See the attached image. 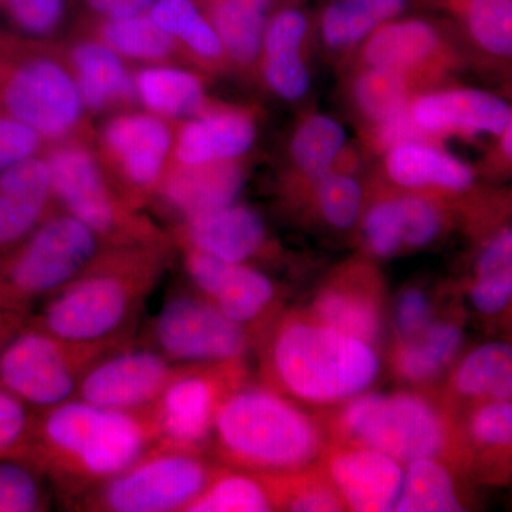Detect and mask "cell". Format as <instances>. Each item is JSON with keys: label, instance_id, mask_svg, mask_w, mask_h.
Segmentation results:
<instances>
[{"label": "cell", "instance_id": "obj_19", "mask_svg": "<svg viewBox=\"0 0 512 512\" xmlns=\"http://www.w3.org/2000/svg\"><path fill=\"white\" fill-rule=\"evenodd\" d=\"M410 114L424 133L470 131L501 136L512 124L507 101L474 89L427 94L414 101Z\"/></svg>", "mask_w": 512, "mask_h": 512}, {"label": "cell", "instance_id": "obj_4", "mask_svg": "<svg viewBox=\"0 0 512 512\" xmlns=\"http://www.w3.org/2000/svg\"><path fill=\"white\" fill-rule=\"evenodd\" d=\"M46 46L0 29V110L55 144L82 131L87 111L66 57Z\"/></svg>", "mask_w": 512, "mask_h": 512}, {"label": "cell", "instance_id": "obj_44", "mask_svg": "<svg viewBox=\"0 0 512 512\" xmlns=\"http://www.w3.org/2000/svg\"><path fill=\"white\" fill-rule=\"evenodd\" d=\"M45 147L46 141L35 130L0 110V171L23 158L42 154Z\"/></svg>", "mask_w": 512, "mask_h": 512}, {"label": "cell", "instance_id": "obj_16", "mask_svg": "<svg viewBox=\"0 0 512 512\" xmlns=\"http://www.w3.org/2000/svg\"><path fill=\"white\" fill-rule=\"evenodd\" d=\"M57 211L43 154L23 158L0 171V252L25 241Z\"/></svg>", "mask_w": 512, "mask_h": 512}, {"label": "cell", "instance_id": "obj_30", "mask_svg": "<svg viewBox=\"0 0 512 512\" xmlns=\"http://www.w3.org/2000/svg\"><path fill=\"white\" fill-rule=\"evenodd\" d=\"M463 345V332L451 323H430L413 338L404 340L396 355L397 372L406 380L427 382L439 375Z\"/></svg>", "mask_w": 512, "mask_h": 512}, {"label": "cell", "instance_id": "obj_2", "mask_svg": "<svg viewBox=\"0 0 512 512\" xmlns=\"http://www.w3.org/2000/svg\"><path fill=\"white\" fill-rule=\"evenodd\" d=\"M167 238L109 247L29 320L79 342L134 338L138 316L167 268Z\"/></svg>", "mask_w": 512, "mask_h": 512}, {"label": "cell", "instance_id": "obj_48", "mask_svg": "<svg viewBox=\"0 0 512 512\" xmlns=\"http://www.w3.org/2000/svg\"><path fill=\"white\" fill-rule=\"evenodd\" d=\"M33 410L0 390V456L12 453L28 433Z\"/></svg>", "mask_w": 512, "mask_h": 512}, {"label": "cell", "instance_id": "obj_54", "mask_svg": "<svg viewBox=\"0 0 512 512\" xmlns=\"http://www.w3.org/2000/svg\"><path fill=\"white\" fill-rule=\"evenodd\" d=\"M511 134H512V124L505 128L503 131V150L504 153L507 154L508 157H511Z\"/></svg>", "mask_w": 512, "mask_h": 512}, {"label": "cell", "instance_id": "obj_33", "mask_svg": "<svg viewBox=\"0 0 512 512\" xmlns=\"http://www.w3.org/2000/svg\"><path fill=\"white\" fill-rule=\"evenodd\" d=\"M450 473L433 458H420L407 466L402 488L393 511L454 512L461 511Z\"/></svg>", "mask_w": 512, "mask_h": 512}, {"label": "cell", "instance_id": "obj_25", "mask_svg": "<svg viewBox=\"0 0 512 512\" xmlns=\"http://www.w3.org/2000/svg\"><path fill=\"white\" fill-rule=\"evenodd\" d=\"M272 0H204V15L220 37L224 52L247 66L262 50Z\"/></svg>", "mask_w": 512, "mask_h": 512}, {"label": "cell", "instance_id": "obj_3", "mask_svg": "<svg viewBox=\"0 0 512 512\" xmlns=\"http://www.w3.org/2000/svg\"><path fill=\"white\" fill-rule=\"evenodd\" d=\"M211 436L222 461L252 471L305 466L318 454L320 443L306 414L258 387L239 386L225 397Z\"/></svg>", "mask_w": 512, "mask_h": 512}, {"label": "cell", "instance_id": "obj_42", "mask_svg": "<svg viewBox=\"0 0 512 512\" xmlns=\"http://www.w3.org/2000/svg\"><path fill=\"white\" fill-rule=\"evenodd\" d=\"M370 249L379 256H392L404 247V222L399 200L384 201L372 208L365 221Z\"/></svg>", "mask_w": 512, "mask_h": 512}, {"label": "cell", "instance_id": "obj_8", "mask_svg": "<svg viewBox=\"0 0 512 512\" xmlns=\"http://www.w3.org/2000/svg\"><path fill=\"white\" fill-rule=\"evenodd\" d=\"M133 342L64 339L28 319L0 353V390L33 412L59 406L76 397L80 380L97 360Z\"/></svg>", "mask_w": 512, "mask_h": 512}, {"label": "cell", "instance_id": "obj_51", "mask_svg": "<svg viewBox=\"0 0 512 512\" xmlns=\"http://www.w3.org/2000/svg\"><path fill=\"white\" fill-rule=\"evenodd\" d=\"M157 0H84L96 19H119L150 12Z\"/></svg>", "mask_w": 512, "mask_h": 512}, {"label": "cell", "instance_id": "obj_35", "mask_svg": "<svg viewBox=\"0 0 512 512\" xmlns=\"http://www.w3.org/2000/svg\"><path fill=\"white\" fill-rule=\"evenodd\" d=\"M512 296V234L504 229L484 248L478 259L477 281L471 302L485 315H497L510 305Z\"/></svg>", "mask_w": 512, "mask_h": 512}, {"label": "cell", "instance_id": "obj_17", "mask_svg": "<svg viewBox=\"0 0 512 512\" xmlns=\"http://www.w3.org/2000/svg\"><path fill=\"white\" fill-rule=\"evenodd\" d=\"M184 248L195 249L232 264H245L264 247V221L237 202L185 218L175 229Z\"/></svg>", "mask_w": 512, "mask_h": 512}, {"label": "cell", "instance_id": "obj_5", "mask_svg": "<svg viewBox=\"0 0 512 512\" xmlns=\"http://www.w3.org/2000/svg\"><path fill=\"white\" fill-rule=\"evenodd\" d=\"M272 366L279 382L299 399L335 403L365 392L379 376L372 345L322 323H293L276 335Z\"/></svg>", "mask_w": 512, "mask_h": 512}, {"label": "cell", "instance_id": "obj_23", "mask_svg": "<svg viewBox=\"0 0 512 512\" xmlns=\"http://www.w3.org/2000/svg\"><path fill=\"white\" fill-rule=\"evenodd\" d=\"M136 100L164 120H190L205 110L204 84L197 74L167 64H150L134 73Z\"/></svg>", "mask_w": 512, "mask_h": 512}, {"label": "cell", "instance_id": "obj_49", "mask_svg": "<svg viewBox=\"0 0 512 512\" xmlns=\"http://www.w3.org/2000/svg\"><path fill=\"white\" fill-rule=\"evenodd\" d=\"M397 329L404 340L413 338L431 323V306L426 293L410 289L403 293L396 311Z\"/></svg>", "mask_w": 512, "mask_h": 512}, {"label": "cell", "instance_id": "obj_13", "mask_svg": "<svg viewBox=\"0 0 512 512\" xmlns=\"http://www.w3.org/2000/svg\"><path fill=\"white\" fill-rule=\"evenodd\" d=\"M103 164L127 201L143 210L156 197L173 154L174 134L167 120L148 111H124L106 121L100 133Z\"/></svg>", "mask_w": 512, "mask_h": 512}, {"label": "cell", "instance_id": "obj_21", "mask_svg": "<svg viewBox=\"0 0 512 512\" xmlns=\"http://www.w3.org/2000/svg\"><path fill=\"white\" fill-rule=\"evenodd\" d=\"M64 57L86 111L103 113L136 101L134 74L126 60L96 37L77 40Z\"/></svg>", "mask_w": 512, "mask_h": 512}, {"label": "cell", "instance_id": "obj_24", "mask_svg": "<svg viewBox=\"0 0 512 512\" xmlns=\"http://www.w3.org/2000/svg\"><path fill=\"white\" fill-rule=\"evenodd\" d=\"M386 168L394 183L407 188L440 187L464 191L474 183L470 167L420 141L390 148Z\"/></svg>", "mask_w": 512, "mask_h": 512}, {"label": "cell", "instance_id": "obj_28", "mask_svg": "<svg viewBox=\"0 0 512 512\" xmlns=\"http://www.w3.org/2000/svg\"><path fill=\"white\" fill-rule=\"evenodd\" d=\"M407 0H335L322 16L323 40L333 49H348L406 9Z\"/></svg>", "mask_w": 512, "mask_h": 512}, {"label": "cell", "instance_id": "obj_26", "mask_svg": "<svg viewBox=\"0 0 512 512\" xmlns=\"http://www.w3.org/2000/svg\"><path fill=\"white\" fill-rule=\"evenodd\" d=\"M437 30L419 19L384 23L367 37L365 60L370 67L407 72L427 62L439 50Z\"/></svg>", "mask_w": 512, "mask_h": 512}, {"label": "cell", "instance_id": "obj_36", "mask_svg": "<svg viewBox=\"0 0 512 512\" xmlns=\"http://www.w3.org/2000/svg\"><path fill=\"white\" fill-rule=\"evenodd\" d=\"M315 315L319 323L343 335L375 343L382 329V319L375 303L359 292L329 289L316 299Z\"/></svg>", "mask_w": 512, "mask_h": 512}, {"label": "cell", "instance_id": "obj_37", "mask_svg": "<svg viewBox=\"0 0 512 512\" xmlns=\"http://www.w3.org/2000/svg\"><path fill=\"white\" fill-rule=\"evenodd\" d=\"M346 143L345 128L323 114L309 117L296 130L292 157L303 173L320 180L332 173L333 164Z\"/></svg>", "mask_w": 512, "mask_h": 512}, {"label": "cell", "instance_id": "obj_12", "mask_svg": "<svg viewBox=\"0 0 512 512\" xmlns=\"http://www.w3.org/2000/svg\"><path fill=\"white\" fill-rule=\"evenodd\" d=\"M241 377V360L185 367L150 407L158 446L200 453L210 440L218 409Z\"/></svg>", "mask_w": 512, "mask_h": 512}, {"label": "cell", "instance_id": "obj_9", "mask_svg": "<svg viewBox=\"0 0 512 512\" xmlns=\"http://www.w3.org/2000/svg\"><path fill=\"white\" fill-rule=\"evenodd\" d=\"M217 470L197 451L156 444L136 463L67 507L84 512H184Z\"/></svg>", "mask_w": 512, "mask_h": 512}, {"label": "cell", "instance_id": "obj_43", "mask_svg": "<svg viewBox=\"0 0 512 512\" xmlns=\"http://www.w3.org/2000/svg\"><path fill=\"white\" fill-rule=\"evenodd\" d=\"M264 73L269 87L285 100L302 99L311 87V74L301 52L265 56Z\"/></svg>", "mask_w": 512, "mask_h": 512}, {"label": "cell", "instance_id": "obj_11", "mask_svg": "<svg viewBox=\"0 0 512 512\" xmlns=\"http://www.w3.org/2000/svg\"><path fill=\"white\" fill-rule=\"evenodd\" d=\"M343 426L360 443L399 463L439 456L446 444L440 414L413 394H359L346 407Z\"/></svg>", "mask_w": 512, "mask_h": 512}, {"label": "cell", "instance_id": "obj_41", "mask_svg": "<svg viewBox=\"0 0 512 512\" xmlns=\"http://www.w3.org/2000/svg\"><path fill=\"white\" fill-rule=\"evenodd\" d=\"M318 198L323 217L335 228L352 227L362 205V188L349 175L326 174L318 180Z\"/></svg>", "mask_w": 512, "mask_h": 512}, {"label": "cell", "instance_id": "obj_29", "mask_svg": "<svg viewBox=\"0 0 512 512\" xmlns=\"http://www.w3.org/2000/svg\"><path fill=\"white\" fill-rule=\"evenodd\" d=\"M148 15L197 59L212 63L225 55L220 37L194 0H157Z\"/></svg>", "mask_w": 512, "mask_h": 512}, {"label": "cell", "instance_id": "obj_27", "mask_svg": "<svg viewBox=\"0 0 512 512\" xmlns=\"http://www.w3.org/2000/svg\"><path fill=\"white\" fill-rule=\"evenodd\" d=\"M93 36L109 46L124 60L165 64L173 59L180 46L160 26L144 15L119 19H96Z\"/></svg>", "mask_w": 512, "mask_h": 512}, {"label": "cell", "instance_id": "obj_38", "mask_svg": "<svg viewBox=\"0 0 512 512\" xmlns=\"http://www.w3.org/2000/svg\"><path fill=\"white\" fill-rule=\"evenodd\" d=\"M52 485L42 471L13 454L0 456V512L50 510Z\"/></svg>", "mask_w": 512, "mask_h": 512}, {"label": "cell", "instance_id": "obj_39", "mask_svg": "<svg viewBox=\"0 0 512 512\" xmlns=\"http://www.w3.org/2000/svg\"><path fill=\"white\" fill-rule=\"evenodd\" d=\"M355 94L360 110L377 123L409 109L406 77L399 70L372 67L357 80Z\"/></svg>", "mask_w": 512, "mask_h": 512}, {"label": "cell", "instance_id": "obj_50", "mask_svg": "<svg viewBox=\"0 0 512 512\" xmlns=\"http://www.w3.org/2000/svg\"><path fill=\"white\" fill-rule=\"evenodd\" d=\"M379 124V140L382 141L383 146L393 148L399 146V144L419 141L417 138L420 137L421 130L414 123L410 109H406L397 116L390 117V119Z\"/></svg>", "mask_w": 512, "mask_h": 512}, {"label": "cell", "instance_id": "obj_20", "mask_svg": "<svg viewBox=\"0 0 512 512\" xmlns=\"http://www.w3.org/2000/svg\"><path fill=\"white\" fill-rule=\"evenodd\" d=\"M244 185L241 168L232 161L168 165L156 197L164 210L190 218L237 201Z\"/></svg>", "mask_w": 512, "mask_h": 512}, {"label": "cell", "instance_id": "obj_34", "mask_svg": "<svg viewBox=\"0 0 512 512\" xmlns=\"http://www.w3.org/2000/svg\"><path fill=\"white\" fill-rule=\"evenodd\" d=\"M463 20L471 37L491 55L512 53V0H436Z\"/></svg>", "mask_w": 512, "mask_h": 512}, {"label": "cell", "instance_id": "obj_7", "mask_svg": "<svg viewBox=\"0 0 512 512\" xmlns=\"http://www.w3.org/2000/svg\"><path fill=\"white\" fill-rule=\"evenodd\" d=\"M109 247L83 222L55 212L25 241L0 252V309L30 313Z\"/></svg>", "mask_w": 512, "mask_h": 512}, {"label": "cell", "instance_id": "obj_22", "mask_svg": "<svg viewBox=\"0 0 512 512\" xmlns=\"http://www.w3.org/2000/svg\"><path fill=\"white\" fill-rule=\"evenodd\" d=\"M256 140L254 120L237 110H204L181 128L174 140L177 164L234 161L247 154Z\"/></svg>", "mask_w": 512, "mask_h": 512}, {"label": "cell", "instance_id": "obj_10", "mask_svg": "<svg viewBox=\"0 0 512 512\" xmlns=\"http://www.w3.org/2000/svg\"><path fill=\"white\" fill-rule=\"evenodd\" d=\"M143 345L177 365L238 362L248 349V330L201 295L174 293L148 326Z\"/></svg>", "mask_w": 512, "mask_h": 512}, {"label": "cell", "instance_id": "obj_15", "mask_svg": "<svg viewBox=\"0 0 512 512\" xmlns=\"http://www.w3.org/2000/svg\"><path fill=\"white\" fill-rule=\"evenodd\" d=\"M184 268L202 298L245 329L274 299L271 279L251 266L184 248Z\"/></svg>", "mask_w": 512, "mask_h": 512}, {"label": "cell", "instance_id": "obj_40", "mask_svg": "<svg viewBox=\"0 0 512 512\" xmlns=\"http://www.w3.org/2000/svg\"><path fill=\"white\" fill-rule=\"evenodd\" d=\"M0 12L19 35L46 42L62 28L66 0H0Z\"/></svg>", "mask_w": 512, "mask_h": 512}, {"label": "cell", "instance_id": "obj_1", "mask_svg": "<svg viewBox=\"0 0 512 512\" xmlns=\"http://www.w3.org/2000/svg\"><path fill=\"white\" fill-rule=\"evenodd\" d=\"M151 410L120 412L80 399L33 412L12 451L42 471L64 504L106 483L156 446Z\"/></svg>", "mask_w": 512, "mask_h": 512}, {"label": "cell", "instance_id": "obj_6", "mask_svg": "<svg viewBox=\"0 0 512 512\" xmlns=\"http://www.w3.org/2000/svg\"><path fill=\"white\" fill-rule=\"evenodd\" d=\"M45 156L60 211L92 229L110 247L164 239L150 218L134 208L106 165L83 141L53 144Z\"/></svg>", "mask_w": 512, "mask_h": 512}, {"label": "cell", "instance_id": "obj_45", "mask_svg": "<svg viewBox=\"0 0 512 512\" xmlns=\"http://www.w3.org/2000/svg\"><path fill=\"white\" fill-rule=\"evenodd\" d=\"M306 32H308V20L303 13L295 9L281 10L266 23L264 40H262L264 55L301 52Z\"/></svg>", "mask_w": 512, "mask_h": 512}, {"label": "cell", "instance_id": "obj_53", "mask_svg": "<svg viewBox=\"0 0 512 512\" xmlns=\"http://www.w3.org/2000/svg\"><path fill=\"white\" fill-rule=\"evenodd\" d=\"M30 313L0 309V353L28 322Z\"/></svg>", "mask_w": 512, "mask_h": 512}, {"label": "cell", "instance_id": "obj_32", "mask_svg": "<svg viewBox=\"0 0 512 512\" xmlns=\"http://www.w3.org/2000/svg\"><path fill=\"white\" fill-rule=\"evenodd\" d=\"M454 386L468 397L510 400L512 393V349L493 342L471 352L458 367Z\"/></svg>", "mask_w": 512, "mask_h": 512}, {"label": "cell", "instance_id": "obj_31", "mask_svg": "<svg viewBox=\"0 0 512 512\" xmlns=\"http://www.w3.org/2000/svg\"><path fill=\"white\" fill-rule=\"evenodd\" d=\"M274 495L264 478L245 470H217L210 484L184 512H266Z\"/></svg>", "mask_w": 512, "mask_h": 512}, {"label": "cell", "instance_id": "obj_52", "mask_svg": "<svg viewBox=\"0 0 512 512\" xmlns=\"http://www.w3.org/2000/svg\"><path fill=\"white\" fill-rule=\"evenodd\" d=\"M293 511H336L340 510L338 495L325 488H309L302 491L291 503Z\"/></svg>", "mask_w": 512, "mask_h": 512}, {"label": "cell", "instance_id": "obj_18", "mask_svg": "<svg viewBox=\"0 0 512 512\" xmlns=\"http://www.w3.org/2000/svg\"><path fill=\"white\" fill-rule=\"evenodd\" d=\"M329 473L350 510L387 512L399 498L404 471L399 461L366 447L335 454Z\"/></svg>", "mask_w": 512, "mask_h": 512}, {"label": "cell", "instance_id": "obj_47", "mask_svg": "<svg viewBox=\"0 0 512 512\" xmlns=\"http://www.w3.org/2000/svg\"><path fill=\"white\" fill-rule=\"evenodd\" d=\"M471 431L474 439L485 446H510L512 440L510 400H493L481 407L471 420Z\"/></svg>", "mask_w": 512, "mask_h": 512}, {"label": "cell", "instance_id": "obj_14", "mask_svg": "<svg viewBox=\"0 0 512 512\" xmlns=\"http://www.w3.org/2000/svg\"><path fill=\"white\" fill-rule=\"evenodd\" d=\"M187 366L133 342L97 360L84 373L74 399L120 412L147 410Z\"/></svg>", "mask_w": 512, "mask_h": 512}, {"label": "cell", "instance_id": "obj_46", "mask_svg": "<svg viewBox=\"0 0 512 512\" xmlns=\"http://www.w3.org/2000/svg\"><path fill=\"white\" fill-rule=\"evenodd\" d=\"M404 222V245L424 247L439 235L441 217L430 202L416 197L399 198Z\"/></svg>", "mask_w": 512, "mask_h": 512}]
</instances>
